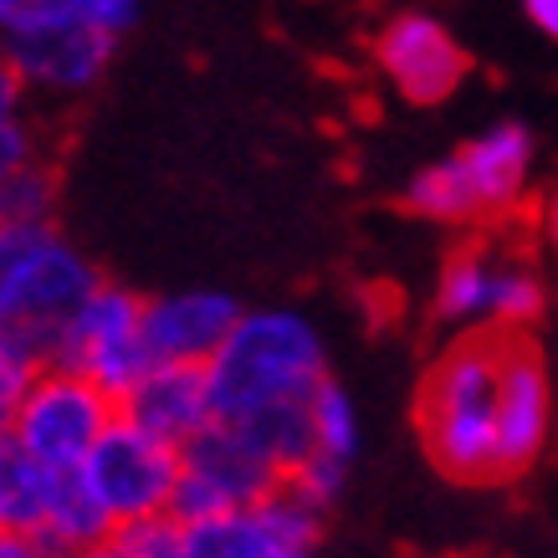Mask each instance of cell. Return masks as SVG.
<instances>
[{
  "mask_svg": "<svg viewBox=\"0 0 558 558\" xmlns=\"http://www.w3.org/2000/svg\"><path fill=\"white\" fill-rule=\"evenodd\" d=\"M518 328H466L446 354L430 364L415 400L425 457L440 466V476L487 487L502 482V451H497V385H502V359Z\"/></svg>",
  "mask_w": 558,
  "mask_h": 558,
  "instance_id": "cell-1",
  "label": "cell"
},
{
  "mask_svg": "<svg viewBox=\"0 0 558 558\" xmlns=\"http://www.w3.org/2000/svg\"><path fill=\"white\" fill-rule=\"evenodd\" d=\"M205 369L216 395V421H236L262 405L313 400V389L328 379V359H323L318 328L303 313L262 307V313H241Z\"/></svg>",
  "mask_w": 558,
  "mask_h": 558,
  "instance_id": "cell-2",
  "label": "cell"
},
{
  "mask_svg": "<svg viewBox=\"0 0 558 558\" xmlns=\"http://www.w3.org/2000/svg\"><path fill=\"white\" fill-rule=\"evenodd\" d=\"M119 410L123 405L98 379H87L68 364H51V369L36 374L16 405L5 410V440L51 472H72L87 461L102 430L119 421Z\"/></svg>",
  "mask_w": 558,
  "mask_h": 558,
  "instance_id": "cell-3",
  "label": "cell"
},
{
  "mask_svg": "<svg viewBox=\"0 0 558 558\" xmlns=\"http://www.w3.org/2000/svg\"><path fill=\"white\" fill-rule=\"evenodd\" d=\"M98 288V271L51 220L0 226V323L62 328L72 307Z\"/></svg>",
  "mask_w": 558,
  "mask_h": 558,
  "instance_id": "cell-4",
  "label": "cell"
},
{
  "mask_svg": "<svg viewBox=\"0 0 558 558\" xmlns=\"http://www.w3.org/2000/svg\"><path fill=\"white\" fill-rule=\"evenodd\" d=\"M144 307L149 303L134 298L129 288L98 282L57 328V364L98 379L123 405V395L159 364L149 339H144Z\"/></svg>",
  "mask_w": 558,
  "mask_h": 558,
  "instance_id": "cell-5",
  "label": "cell"
},
{
  "mask_svg": "<svg viewBox=\"0 0 558 558\" xmlns=\"http://www.w3.org/2000/svg\"><path fill=\"white\" fill-rule=\"evenodd\" d=\"M180 451H185V472H180V487H174L170 502L180 523H201V518H216V512L252 508L267 492L282 487V466L252 436H241L231 421H210Z\"/></svg>",
  "mask_w": 558,
  "mask_h": 558,
  "instance_id": "cell-6",
  "label": "cell"
},
{
  "mask_svg": "<svg viewBox=\"0 0 558 558\" xmlns=\"http://www.w3.org/2000/svg\"><path fill=\"white\" fill-rule=\"evenodd\" d=\"M119 36L98 32L93 21L68 11L62 0H47L26 16L5 21V68L26 87L47 93H83L108 68Z\"/></svg>",
  "mask_w": 558,
  "mask_h": 558,
  "instance_id": "cell-7",
  "label": "cell"
},
{
  "mask_svg": "<svg viewBox=\"0 0 558 558\" xmlns=\"http://www.w3.org/2000/svg\"><path fill=\"white\" fill-rule=\"evenodd\" d=\"M83 472L93 492L108 502V512L123 523V518H144V512H170L180 472H185V451L119 410V421L87 451Z\"/></svg>",
  "mask_w": 558,
  "mask_h": 558,
  "instance_id": "cell-8",
  "label": "cell"
},
{
  "mask_svg": "<svg viewBox=\"0 0 558 558\" xmlns=\"http://www.w3.org/2000/svg\"><path fill=\"white\" fill-rule=\"evenodd\" d=\"M323 543V512L282 482L252 508L185 523V558H307Z\"/></svg>",
  "mask_w": 558,
  "mask_h": 558,
  "instance_id": "cell-9",
  "label": "cell"
},
{
  "mask_svg": "<svg viewBox=\"0 0 558 558\" xmlns=\"http://www.w3.org/2000/svg\"><path fill=\"white\" fill-rule=\"evenodd\" d=\"M374 62L410 102H446L466 77V57H461L457 36L421 11L395 16L374 36Z\"/></svg>",
  "mask_w": 558,
  "mask_h": 558,
  "instance_id": "cell-10",
  "label": "cell"
},
{
  "mask_svg": "<svg viewBox=\"0 0 558 558\" xmlns=\"http://www.w3.org/2000/svg\"><path fill=\"white\" fill-rule=\"evenodd\" d=\"M554 425V385L548 364L533 349V339L512 333L502 359V385H497V451H502V482L527 472L538 461L543 440Z\"/></svg>",
  "mask_w": 558,
  "mask_h": 558,
  "instance_id": "cell-11",
  "label": "cell"
},
{
  "mask_svg": "<svg viewBox=\"0 0 558 558\" xmlns=\"http://www.w3.org/2000/svg\"><path fill=\"white\" fill-rule=\"evenodd\" d=\"M123 415L149 425L154 436L185 446L216 421V395H210V369L205 364H180V359H159L129 395H123Z\"/></svg>",
  "mask_w": 558,
  "mask_h": 558,
  "instance_id": "cell-12",
  "label": "cell"
},
{
  "mask_svg": "<svg viewBox=\"0 0 558 558\" xmlns=\"http://www.w3.org/2000/svg\"><path fill=\"white\" fill-rule=\"evenodd\" d=\"M241 307L226 292H170L144 307V339L154 359H180V364H210L226 333L236 328Z\"/></svg>",
  "mask_w": 558,
  "mask_h": 558,
  "instance_id": "cell-13",
  "label": "cell"
},
{
  "mask_svg": "<svg viewBox=\"0 0 558 558\" xmlns=\"http://www.w3.org/2000/svg\"><path fill=\"white\" fill-rule=\"evenodd\" d=\"M119 518L108 512L83 466L51 472V502L41 523V554H102L113 538Z\"/></svg>",
  "mask_w": 558,
  "mask_h": 558,
  "instance_id": "cell-14",
  "label": "cell"
},
{
  "mask_svg": "<svg viewBox=\"0 0 558 558\" xmlns=\"http://www.w3.org/2000/svg\"><path fill=\"white\" fill-rule=\"evenodd\" d=\"M472 170V185L482 195L487 216H502L523 201L527 174H533V134L523 123H497L487 134H476L466 149H457Z\"/></svg>",
  "mask_w": 558,
  "mask_h": 558,
  "instance_id": "cell-15",
  "label": "cell"
},
{
  "mask_svg": "<svg viewBox=\"0 0 558 558\" xmlns=\"http://www.w3.org/2000/svg\"><path fill=\"white\" fill-rule=\"evenodd\" d=\"M51 502V466L32 461L21 446L0 440V533H21L41 548V523Z\"/></svg>",
  "mask_w": 558,
  "mask_h": 558,
  "instance_id": "cell-16",
  "label": "cell"
},
{
  "mask_svg": "<svg viewBox=\"0 0 558 558\" xmlns=\"http://www.w3.org/2000/svg\"><path fill=\"white\" fill-rule=\"evenodd\" d=\"M405 205L425 220H440V226H461V220L487 216V210H482V195H476V185H472V170H466L461 154L425 165V170L405 185Z\"/></svg>",
  "mask_w": 558,
  "mask_h": 558,
  "instance_id": "cell-17",
  "label": "cell"
},
{
  "mask_svg": "<svg viewBox=\"0 0 558 558\" xmlns=\"http://www.w3.org/2000/svg\"><path fill=\"white\" fill-rule=\"evenodd\" d=\"M231 425H236L241 436H252L256 446L282 466V476H288L298 461H307L313 451H318V430H313V410H307V400H282V405L246 410V415H236Z\"/></svg>",
  "mask_w": 558,
  "mask_h": 558,
  "instance_id": "cell-18",
  "label": "cell"
},
{
  "mask_svg": "<svg viewBox=\"0 0 558 558\" xmlns=\"http://www.w3.org/2000/svg\"><path fill=\"white\" fill-rule=\"evenodd\" d=\"M492 292H497V267H492L487 256H476V252L451 256L436 282V318L451 323V328H487Z\"/></svg>",
  "mask_w": 558,
  "mask_h": 558,
  "instance_id": "cell-19",
  "label": "cell"
},
{
  "mask_svg": "<svg viewBox=\"0 0 558 558\" xmlns=\"http://www.w3.org/2000/svg\"><path fill=\"white\" fill-rule=\"evenodd\" d=\"M102 554H113V558H185V523H180L174 512L123 518Z\"/></svg>",
  "mask_w": 558,
  "mask_h": 558,
  "instance_id": "cell-20",
  "label": "cell"
},
{
  "mask_svg": "<svg viewBox=\"0 0 558 558\" xmlns=\"http://www.w3.org/2000/svg\"><path fill=\"white\" fill-rule=\"evenodd\" d=\"M307 410H313L318 451H333V457L354 461L359 457V410H354V400H349V389L333 385V379H323V385L313 389Z\"/></svg>",
  "mask_w": 558,
  "mask_h": 558,
  "instance_id": "cell-21",
  "label": "cell"
},
{
  "mask_svg": "<svg viewBox=\"0 0 558 558\" xmlns=\"http://www.w3.org/2000/svg\"><path fill=\"white\" fill-rule=\"evenodd\" d=\"M51 210H57V174L41 170L36 159L5 170V180H0V220L32 226V220H51Z\"/></svg>",
  "mask_w": 558,
  "mask_h": 558,
  "instance_id": "cell-22",
  "label": "cell"
},
{
  "mask_svg": "<svg viewBox=\"0 0 558 558\" xmlns=\"http://www.w3.org/2000/svg\"><path fill=\"white\" fill-rule=\"evenodd\" d=\"M543 313V282L527 267H497L492 292V323L497 328H527Z\"/></svg>",
  "mask_w": 558,
  "mask_h": 558,
  "instance_id": "cell-23",
  "label": "cell"
},
{
  "mask_svg": "<svg viewBox=\"0 0 558 558\" xmlns=\"http://www.w3.org/2000/svg\"><path fill=\"white\" fill-rule=\"evenodd\" d=\"M343 476H349V461L333 457V451H313V457L298 461V466H292L282 482H288V487L303 497L307 508L328 512L343 497Z\"/></svg>",
  "mask_w": 558,
  "mask_h": 558,
  "instance_id": "cell-24",
  "label": "cell"
},
{
  "mask_svg": "<svg viewBox=\"0 0 558 558\" xmlns=\"http://www.w3.org/2000/svg\"><path fill=\"white\" fill-rule=\"evenodd\" d=\"M68 11H77L83 21H93L98 32L123 36L138 21V0H62Z\"/></svg>",
  "mask_w": 558,
  "mask_h": 558,
  "instance_id": "cell-25",
  "label": "cell"
},
{
  "mask_svg": "<svg viewBox=\"0 0 558 558\" xmlns=\"http://www.w3.org/2000/svg\"><path fill=\"white\" fill-rule=\"evenodd\" d=\"M0 165H5V170L32 165V134H26L11 113H5V123H0Z\"/></svg>",
  "mask_w": 558,
  "mask_h": 558,
  "instance_id": "cell-26",
  "label": "cell"
},
{
  "mask_svg": "<svg viewBox=\"0 0 558 558\" xmlns=\"http://www.w3.org/2000/svg\"><path fill=\"white\" fill-rule=\"evenodd\" d=\"M523 16L533 21L548 41H558V0H523Z\"/></svg>",
  "mask_w": 558,
  "mask_h": 558,
  "instance_id": "cell-27",
  "label": "cell"
},
{
  "mask_svg": "<svg viewBox=\"0 0 558 558\" xmlns=\"http://www.w3.org/2000/svg\"><path fill=\"white\" fill-rule=\"evenodd\" d=\"M543 236H548V246H554V256H558V195L548 201V210H543Z\"/></svg>",
  "mask_w": 558,
  "mask_h": 558,
  "instance_id": "cell-28",
  "label": "cell"
}]
</instances>
